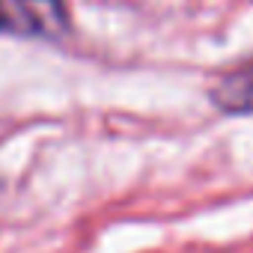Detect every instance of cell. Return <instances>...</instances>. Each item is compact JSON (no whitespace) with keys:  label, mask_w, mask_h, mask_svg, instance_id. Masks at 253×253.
<instances>
[{"label":"cell","mask_w":253,"mask_h":253,"mask_svg":"<svg viewBox=\"0 0 253 253\" xmlns=\"http://www.w3.org/2000/svg\"><path fill=\"white\" fill-rule=\"evenodd\" d=\"M211 101L223 113H253V63L223 75L211 89Z\"/></svg>","instance_id":"2"},{"label":"cell","mask_w":253,"mask_h":253,"mask_svg":"<svg viewBox=\"0 0 253 253\" xmlns=\"http://www.w3.org/2000/svg\"><path fill=\"white\" fill-rule=\"evenodd\" d=\"M0 33L21 39H60L69 33L63 0H0Z\"/></svg>","instance_id":"1"}]
</instances>
